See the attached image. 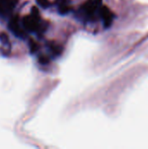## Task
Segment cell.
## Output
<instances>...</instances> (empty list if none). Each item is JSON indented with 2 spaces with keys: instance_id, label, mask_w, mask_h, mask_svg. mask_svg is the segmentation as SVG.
<instances>
[{
  "instance_id": "10",
  "label": "cell",
  "mask_w": 148,
  "mask_h": 149,
  "mask_svg": "<svg viewBox=\"0 0 148 149\" xmlns=\"http://www.w3.org/2000/svg\"><path fill=\"white\" fill-rule=\"evenodd\" d=\"M37 3L42 7V8H47L50 5L49 0H37Z\"/></svg>"
},
{
  "instance_id": "4",
  "label": "cell",
  "mask_w": 148,
  "mask_h": 149,
  "mask_svg": "<svg viewBox=\"0 0 148 149\" xmlns=\"http://www.w3.org/2000/svg\"><path fill=\"white\" fill-rule=\"evenodd\" d=\"M58 11L62 15L67 14L70 11V10H71V8L65 2V0H58Z\"/></svg>"
},
{
  "instance_id": "11",
  "label": "cell",
  "mask_w": 148,
  "mask_h": 149,
  "mask_svg": "<svg viewBox=\"0 0 148 149\" xmlns=\"http://www.w3.org/2000/svg\"><path fill=\"white\" fill-rule=\"evenodd\" d=\"M0 40H1L3 44H7V43H9L8 36H7L5 33H1V34H0Z\"/></svg>"
},
{
  "instance_id": "7",
  "label": "cell",
  "mask_w": 148,
  "mask_h": 149,
  "mask_svg": "<svg viewBox=\"0 0 148 149\" xmlns=\"http://www.w3.org/2000/svg\"><path fill=\"white\" fill-rule=\"evenodd\" d=\"M51 49L52 52L54 54H56V55H59L61 53V51H62L61 47L58 46V45H51Z\"/></svg>"
},
{
  "instance_id": "5",
  "label": "cell",
  "mask_w": 148,
  "mask_h": 149,
  "mask_svg": "<svg viewBox=\"0 0 148 149\" xmlns=\"http://www.w3.org/2000/svg\"><path fill=\"white\" fill-rule=\"evenodd\" d=\"M100 15L104 18L105 24L106 25H109L110 23H111V15H110V12H109V10H108V9L106 7H102L100 9Z\"/></svg>"
},
{
  "instance_id": "1",
  "label": "cell",
  "mask_w": 148,
  "mask_h": 149,
  "mask_svg": "<svg viewBox=\"0 0 148 149\" xmlns=\"http://www.w3.org/2000/svg\"><path fill=\"white\" fill-rule=\"evenodd\" d=\"M38 20L35 19L31 16H25L23 18V25L24 27L30 31H36L38 28Z\"/></svg>"
},
{
  "instance_id": "8",
  "label": "cell",
  "mask_w": 148,
  "mask_h": 149,
  "mask_svg": "<svg viewBox=\"0 0 148 149\" xmlns=\"http://www.w3.org/2000/svg\"><path fill=\"white\" fill-rule=\"evenodd\" d=\"M31 16L33 17L35 19L39 20V12H38V8H36V7H32L31 8Z\"/></svg>"
},
{
  "instance_id": "9",
  "label": "cell",
  "mask_w": 148,
  "mask_h": 149,
  "mask_svg": "<svg viewBox=\"0 0 148 149\" xmlns=\"http://www.w3.org/2000/svg\"><path fill=\"white\" fill-rule=\"evenodd\" d=\"M38 61H39V63H40L41 65H47V64H49L50 59H49L48 57H46V56H44V55H42V56L39 57Z\"/></svg>"
},
{
  "instance_id": "2",
  "label": "cell",
  "mask_w": 148,
  "mask_h": 149,
  "mask_svg": "<svg viewBox=\"0 0 148 149\" xmlns=\"http://www.w3.org/2000/svg\"><path fill=\"white\" fill-rule=\"evenodd\" d=\"M9 28H10V30L16 36H17V37H19V38L24 36V31L21 30V28L19 27V24H18V17H12V18L10 20Z\"/></svg>"
},
{
  "instance_id": "6",
  "label": "cell",
  "mask_w": 148,
  "mask_h": 149,
  "mask_svg": "<svg viewBox=\"0 0 148 149\" xmlns=\"http://www.w3.org/2000/svg\"><path fill=\"white\" fill-rule=\"evenodd\" d=\"M38 50V45L34 40H30V51L31 53L36 52Z\"/></svg>"
},
{
  "instance_id": "3",
  "label": "cell",
  "mask_w": 148,
  "mask_h": 149,
  "mask_svg": "<svg viewBox=\"0 0 148 149\" xmlns=\"http://www.w3.org/2000/svg\"><path fill=\"white\" fill-rule=\"evenodd\" d=\"M100 3L101 0H88L85 6V11L88 14H92L94 10L98 8V6L100 4Z\"/></svg>"
}]
</instances>
